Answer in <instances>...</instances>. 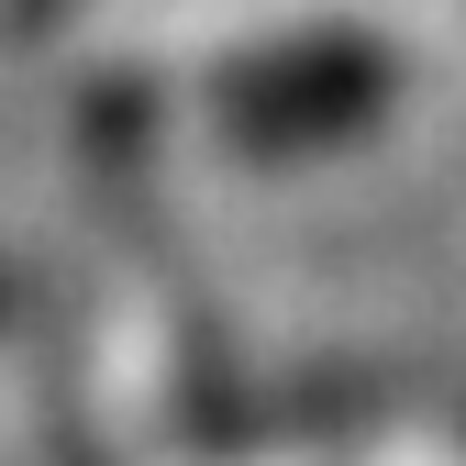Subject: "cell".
<instances>
[{
	"instance_id": "7a4b0ae2",
	"label": "cell",
	"mask_w": 466,
	"mask_h": 466,
	"mask_svg": "<svg viewBox=\"0 0 466 466\" xmlns=\"http://www.w3.org/2000/svg\"><path fill=\"white\" fill-rule=\"evenodd\" d=\"M67 12H78V0H0V45H45Z\"/></svg>"
},
{
	"instance_id": "6da1fadb",
	"label": "cell",
	"mask_w": 466,
	"mask_h": 466,
	"mask_svg": "<svg viewBox=\"0 0 466 466\" xmlns=\"http://www.w3.org/2000/svg\"><path fill=\"white\" fill-rule=\"evenodd\" d=\"M400 100V56L367 23H300L278 45H245L200 78V123L222 134V156L245 167H300V156H344L389 123Z\"/></svg>"
}]
</instances>
